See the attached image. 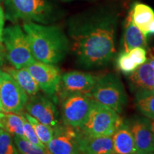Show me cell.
Segmentation results:
<instances>
[{"label":"cell","mask_w":154,"mask_h":154,"mask_svg":"<svg viewBox=\"0 0 154 154\" xmlns=\"http://www.w3.org/2000/svg\"><path fill=\"white\" fill-rule=\"evenodd\" d=\"M117 24V16L109 12L77 17L69 24L70 49L80 66L100 68L112 61Z\"/></svg>","instance_id":"cell-1"},{"label":"cell","mask_w":154,"mask_h":154,"mask_svg":"<svg viewBox=\"0 0 154 154\" xmlns=\"http://www.w3.org/2000/svg\"><path fill=\"white\" fill-rule=\"evenodd\" d=\"M23 29L36 61L56 64L62 61L70 50L68 37L57 26L30 22L24 24Z\"/></svg>","instance_id":"cell-2"},{"label":"cell","mask_w":154,"mask_h":154,"mask_svg":"<svg viewBox=\"0 0 154 154\" xmlns=\"http://www.w3.org/2000/svg\"><path fill=\"white\" fill-rule=\"evenodd\" d=\"M5 15L12 22L47 24L53 19V7L47 0H5Z\"/></svg>","instance_id":"cell-3"},{"label":"cell","mask_w":154,"mask_h":154,"mask_svg":"<svg viewBox=\"0 0 154 154\" xmlns=\"http://www.w3.org/2000/svg\"><path fill=\"white\" fill-rule=\"evenodd\" d=\"M90 94L94 101L106 106L119 114L128 103L124 84L120 78L113 73L99 76Z\"/></svg>","instance_id":"cell-4"},{"label":"cell","mask_w":154,"mask_h":154,"mask_svg":"<svg viewBox=\"0 0 154 154\" xmlns=\"http://www.w3.org/2000/svg\"><path fill=\"white\" fill-rule=\"evenodd\" d=\"M60 116L63 124L74 128H80L87 119L93 98L90 93L58 92Z\"/></svg>","instance_id":"cell-5"},{"label":"cell","mask_w":154,"mask_h":154,"mask_svg":"<svg viewBox=\"0 0 154 154\" xmlns=\"http://www.w3.org/2000/svg\"><path fill=\"white\" fill-rule=\"evenodd\" d=\"M2 43L5 44L7 60L14 68L26 67L36 61L27 36L19 25L7 26L4 29Z\"/></svg>","instance_id":"cell-6"},{"label":"cell","mask_w":154,"mask_h":154,"mask_svg":"<svg viewBox=\"0 0 154 154\" xmlns=\"http://www.w3.org/2000/svg\"><path fill=\"white\" fill-rule=\"evenodd\" d=\"M123 121L124 120L119 113L106 106L93 100L86 122L78 129L82 134L88 136H112Z\"/></svg>","instance_id":"cell-7"},{"label":"cell","mask_w":154,"mask_h":154,"mask_svg":"<svg viewBox=\"0 0 154 154\" xmlns=\"http://www.w3.org/2000/svg\"><path fill=\"white\" fill-rule=\"evenodd\" d=\"M58 103L57 96L38 93L29 98L25 109L26 113L39 122L55 128L63 124L57 107Z\"/></svg>","instance_id":"cell-8"},{"label":"cell","mask_w":154,"mask_h":154,"mask_svg":"<svg viewBox=\"0 0 154 154\" xmlns=\"http://www.w3.org/2000/svg\"><path fill=\"white\" fill-rule=\"evenodd\" d=\"M0 96L5 113H21L29 99L16 81L2 70H0Z\"/></svg>","instance_id":"cell-9"},{"label":"cell","mask_w":154,"mask_h":154,"mask_svg":"<svg viewBox=\"0 0 154 154\" xmlns=\"http://www.w3.org/2000/svg\"><path fill=\"white\" fill-rule=\"evenodd\" d=\"M26 69L46 95L57 96L61 77L60 70L57 66L36 60L26 66Z\"/></svg>","instance_id":"cell-10"},{"label":"cell","mask_w":154,"mask_h":154,"mask_svg":"<svg viewBox=\"0 0 154 154\" xmlns=\"http://www.w3.org/2000/svg\"><path fill=\"white\" fill-rule=\"evenodd\" d=\"M78 128L64 124L54 128V136L47 144L49 154H82L78 147Z\"/></svg>","instance_id":"cell-11"},{"label":"cell","mask_w":154,"mask_h":154,"mask_svg":"<svg viewBox=\"0 0 154 154\" xmlns=\"http://www.w3.org/2000/svg\"><path fill=\"white\" fill-rule=\"evenodd\" d=\"M137 154H149L154 151V136L151 122L145 116H135L128 120Z\"/></svg>","instance_id":"cell-12"},{"label":"cell","mask_w":154,"mask_h":154,"mask_svg":"<svg viewBox=\"0 0 154 154\" xmlns=\"http://www.w3.org/2000/svg\"><path fill=\"white\" fill-rule=\"evenodd\" d=\"M99 76L88 72L72 71L61 75L58 92L88 94L97 82Z\"/></svg>","instance_id":"cell-13"},{"label":"cell","mask_w":154,"mask_h":154,"mask_svg":"<svg viewBox=\"0 0 154 154\" xmlns=\"http://www.w3.org/2000/svg\"><path fill=\"white\" fill-rule=\"evenodd\" d=\"M77 141L82 154H111L112 151V136H88L78 129Z\"/></svg>","instance_id":"cell-14"},{"label":"cell","mask_w":154,"mask_h":154,"mask_svg":"<svg viewBox=\"0 0 154 154\" xmlns=\"http://www.w3.org/2000/svg\"><path fill=\"white\" fill-rule=\"evenodd\" d=\"M128 81L135 94L154 91V69L149 62L144 63L128 75Z\"/></svg>","instance_id":"cell-15"},{"label":"cell","mask_w":154,"mask_h":154,"mask_svg":"<svg viewBox=\"0 0 154 154\" xmlns=\"http://www.w3.org/2000/svg\"><path fill=\"white\" fill-rule=\"evenodd\" d=\"M111 154H137L134 138L126 120H124L112 135Z\"/></svg>","instance_id":"cell-16"},{"label":"cell","mask_w":154,"mask_h":154,"mask_svg":"<svg viewBox=\"0 0 154 154\" xmlns=\"http://www.w3.org/2000/svg\"><path fill=\"white\" fill-rule=\"evenodd\" d=\"M146 47H147L146 37L133 22L131 13L129 11L124 24V36H123L124 49L123 50L128 52L134 48H146Z\"/></svg>","instance_id":"cell-17"},{"label":"cell","mask_w":154,"mask_h":154,"mask_svg":"<svg viewBox=\"0 0 154 154\" xmlns=\"http://www.w3.org/2000/svg\"><path fill=\"white\" fill-rule=\"evenodd\" d=\"M5 72L8 73L16 81L19 86L27 94L29 97L38 94L40 90L39 86L26 67L16 69L14 67L7 66L5 68Z\"/></svg>","instance_id":"cell-18"},{"label":"cell","mask_w":154,"mask_h":154,"mask_svg":"<svg viewBox=\"0 0 154 154\" xmlns=\"http://www.w3.org/2000/svg\"><path fill=\"white\" fill-rule=\"evenodd\" d=\"M131 18L136 26L147 37L150 25L154 21V11L145 4L136 2L131 9Z\"/></svg>","instance_id":"cell-19"},{"label":"cell","mask_w":154,"mask_h":154,"mask_svg":"<svg viewBox=\"0 0 154 154\" xmlns=\"http://www.w3.org/2000/svg\"><path fill=\"white\" fill-rule=\"evenodd\" d=\"M23 113H5L0 119V126L13 136L24 138L23 131Z\"/></svg>","instance_id":"cell-20"},{"label":"cell","mask_w":154,"mask_h":154,"mask_svg":"<svg viewBox=\"0 0 154 154\" xmlns=\"http://www.w3.org/2000/svg\"><path fill=\"white\" fill-rule=\"evenodd\" d=\"M135 106L142 115L154 120V91L135 94Z\"/></svg>","instance_id":"cell-21"},{"label":"cell","mask_w":154,"mask_h":154,"mask_svg":"<svg viewBox=\"0 0 154 154\" xmlns=\"http://www.w3.org/2000/svg\"><path fill=\"white\" fill-rule=\"evenodd\" d=\"M24 117L26 118L29 124L33 127L34 131H35L36 136H38V139L40 141L44 144V146H47L49 142L52 139L54 136V128L50 127L49 126L45 125L42 123L32 117V116L29 114L28 113H23Z\"/></svg>","instance_id":"cell-22"},{"label":"cell","mask_w":154,"mask_h":154,"mask_svg":"<svg viewBox=\"0 0 154 154\" xmlns=\"http://www.w3.org/2000/svg\"><path fill=\"white\" fill-rule=\"evenodd\" d=\"M13 139L19 154H49L47 149L34 145L24 138L15 136Z\"/></svg>","instance_id":"cell-23"},{"label":"cell","mask_w":154,"mask_h":154,"mask_svg":"<svg viewBox=\"0 0 154 154\" xmlns=\"http://www.w3.org/2000/svg\"><path fill=\"white\" fill-rule=\"evenodd\" d=\"M116 67L120 72L124 73V74L129 75L134 72L138 66L132 60L131 58L128 55V53L123 50L117 57Z\"/></svg>","instance_id":"cell-24"},{"label":"cell","mask_w":154,"mask_h":154,"mask_svg":"<svg viewBox=\"0 0 154 154\" xmlns=\"http://www.w3.org/2000/svg\"><path fill=\"white\" fill-rule=\"evenodd\" d=\"M0 154H19L12 136L4 129L0 134Z\"/></svg>","instance_id":"cell-25"},{"label":"cell","mask_w":154,"mask_h":154,"mask_svg":"<svg viewBox=\"0 0 154 154\" xmlns=\"http://www.w3.org/2000/svg\"><path fill=\"white\" fill-rule=\"evenodd\" d=\"M23 123H24V126H23V131H24V138L26 139L30 143L34 144V145L39 146V147L44 148L47 149L46 146H44L43 143L40 141L38 139V136H36L35 131H34L33 127L32 125L29 124V122L26 120V118L24 117L23 114Z\"/></svg>","instance_id":"cell-26"},{"label":"cell","mask_w":154,"mask_h":154,"mask_svg":"<svg viewBox=\"0 0 154 154\" xmlns=\"http://www.w3.org/2000/svg\"><path fill=\"white\" fill-rule=\"evenodd\" d=\"M128 55L131 58L134 63L140 66L147 61V57H146V51L145 48L143 47H136L131 49L128 51Z\"/></svg>","instance_id":"cell-27"},{"label":"cell","mask_w":154,"mask_h":154,"mask_svg":"<svg viewBox=\"0 0 154 154\" xmlns=\"http://www.w3.org/2000/svg\"><path fill=\"white\" fill-rule=\"evenodd\" d=\"M5 15L3 9L2 7H0V46L2 44V38H3V32H4V26H5Z\"/></svg>","instance_id":"cell-28"},{"label":"cell","mask_w":154,"mask_h":154,"mask_svg":"<svg viewBox=\"0 0 154 154\" xmlns=\"http://www.w3.org/2000/svg\"><path fill=\"white\" fill-rule=\"evenodd\" d=\"M154 35V21L151 23L149 28V32H148V36Z\"/></svg>","instance_id":"cell-29"},{"label":"cell","mask_w":154,"mask_h":154,"mask_svg":"<svg viewBox=\"0 0 154 154\" xmlns=\"http://www.w3.org/2000/svg\"><path fill=\"white\" fill-rule=\"evenodd\" d=\"M5 114V112L3 111V107H2V99H1V96H0V119Z\"/></svg>","instance_id":"cell-30"},{"label":"cell","mask_w":154,"mask_h":154,"mask_svg":"<svg viewBox=\"0 0 154 154\" xmlns=\"http://www.w3.org/2000/svg\"><path fill=\"white\" fill-rule=\"evenodd\" d=\"M4 63V57L2 54V52L0 51V70H1V67L3 66Z\"/></svg>","instance_id":"cell-31"},{"label":"cell","mask_w":154,"mask_h":154,"mask_svg":"<svg viewBox=\"0 0 154 154\" xmlns=\"http://www.w3.org/2000/svg\"><path fill=\"white\" fill-rule=\"evenodd\" d=\"M149 56L151 59H154V48L149 51Z\"/></svg>","instance_id":"cell-32"},{"label":"cell","mask_w":154,"mask_h":154,"mask_svg":"<svg viewBox=\"0 0 154 154\" xmlns=\"http://www.w3.org/2000/svg\"><path fill=\"white\" fill-rule=\"evenodd\" d=\"M148 62H149V64L154 69V59H151Z\"/></svg>","instance_id":"cell-33"},{"label":"cell","mask_w":154,"mask_h":154,"mask_svg":"<svg viewBox=\"0 0 154 154\" xmlns=\"http://www.w3.org/2000/svg\"><path fill=\"white\" fill-rule=\"evenodd\" d=\"M2 131H3V128H2V127H1V126H0V134H1V133H2Z\"/></svg>","instance_id":"cell-34"},{"label":"cell","mask_w":154,"mask_h":154,"mask_svg":"<svg viewBox=\"0 0 154 154\" xmlns=\"http://www.w3.org/2000/svg\"><path fill=\"white\" fill-rule=\"evenodd\" d=\"M151 125H152V128H154V122L151 123Z\"/></svg>","instance_id":"cell-35"},{"label":"cell","mask_w":154,"mask_h":154,"mask_svg":"<svg viewBox=\"0 0 154 154\" xmlns=\"http://www.w3.org/2000/svg\"><path fill=\"white\" fill-rule=\"evenodd\" d=\"M149 154H154V151L153 152H151V153H150Z\"/></svg>","instance_id":"cell-36"},{"label":"cell","mask_w":154,"mask_h":154,"mask_svg":"<svg viewBox=\"0 0 154 154\" xmlns=\"http://www.w3.org/2000/svg\"><path fill=\"white\" fill-rule=\"evenodd\" d=\"M152 130H153V136H154V128H152Z\"/></svg>","instance_id":"cell-37"}]
</instances>
